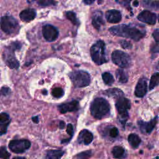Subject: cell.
<instances>
[{"label": "cell", "mask_w": 159, "mask_h": 159, "mask_svg": "<svg viewBox=\"0 0 159 159\" xmlns=\"http://www.w3.org/2000/svg\"><path fill=\"white\" fill-rule=\"evenodd\" d=\"M111 34L114 35L122 37L139 41L145 35V31L142 30L131 25L121 24L111 27L109 29Z\"/></svg>", "instance_id": "cell-1"}, {"label": "cell", "mask_w": 159, "mask_h": 159, "mask_svg": "<svg viewBox=\"0 0 159 159\" xmlns=\"http://www.w3.org/2000/svg\"><path fill=\"white\" fill-rule=\"evenodd\" d=\"M21 43L18 42H12L8 45L4 47L2 57L6 65L11 69H18L19 62L15 57L14 52L21 48Z\"/></svg>", "instance_id": "cell-2"}, {"label": "cell", "mask_w": 159, "mask_h": 159, "mask_svg": "<svg viewBox=\"0 0 159 159\" xmlns=\"http://www.w3.org/2000/svg\"><path fill=\"white\" fill-rule=\"evenodd\" d=\"M110 109L109 102L102 98L94 99L90 106L91 115L98 119L107 117L110 114Z\"/></svg>", "instance_id": "cell-3"}, {"label": "cell", "mask_w": 159, "mask_h": 159, "mask_svg": "<svg viewBox=\"0 0 159 159\" xmlns=\"http://www.w3.org/2000/svg\"><path fill=\"white\" fill-rule=\"evenodd\" d=\"M90 54L93 61L98 65H101L107 61L106 53V45L102 40H99L91 46Z\"/></svg>", "instance_id": "cell-4"}, {"label": "cell", "mask_w": 159, "mask_h": 159, "mask_svg": "<svg viewBox=\"0 0 159 159\" xmlns=\"http://www.w3.org/2000/svg\"><path fill=\"white\" fill-rule=\"evenodd\" d=\"M115 106L119 114V121L123 125H125L129 117L128 110L130 109L131 107L130 101L123 96H119L116 101Z\"/></svg>", "instance_id": "cell-5"}, {"label": "cell", "mask_w": 159, "mask_h": 159, "mask_svg": "<svg viewBox=\"0 0 159 159\" xmlns=\"http://www.w3.org/2000/svg\"><path fill=\"white\" fill-rule=\"evenodd\" d=\"M69 77L76 88H83L87 86L91 82L89 74L83 70L71 71L69 73Z\"/></svg>", "instance_id": "cell-6"}, {"label": "cell", "mask_w": 159, "mask_h": 159, "mask_svg": "<svg viewBox=\"0 0 159 159\" xmlns=\"http://www.w3.org/2000/svg\"><path fill=\"white\" fill-rule=\"evenodd\" d=\"M1 30L8 35L17 34L19 30V25L17 20L11 16H3L0 22Z\"/></svg>", "instance_id": "cell-7"}, {"label": "cell", "mask_w": 159, "mask_h": 159, "mask_svg": "<svg viewBox=\"0 0 159 159\" xmlns=\"http://www.w3.org/2000/svg\"><path fill=\"white\" fill-rule=\"evenodd\" d=\"M111 58L114 64L122 68H128L131 65V58L130 56L120 50H114L111 55Z\"/></svg>", "instance_id": "cell-8"}, {"label": "cell", "mask_w": 159, "mask_h": 159, "mask_svg": "<svg viewBox=\"0 0 159 159\" xmlns=\"http://www.w3.org/2000/svg\"><path fill=\"white\" fill-rule=\"evenodd\" d=\"M30 145V142L27 139H16L10 141L8 147L12 152L22 153L28 150Z\"/></svg>", "instance_id": "cell-9"}, {"label": "cell", "mask_w": 159, "mask_h": 159, "mask_svg": "<svg viewBox=\"0 0 159 159\" xmlns=\"http://www.w3.org/2000/svg\"><path fill=\"white\" fill-rule=\"evenodd\" d=\"M42 34L47 41L53 42L58 38L59 32L53 25L46 24L42 27Z\"/></svg>", "instance_id": "cell-10"}, {"label": "cell", "mask_w": 159, "mask_h": 159, "mask_svg": "<svg viewBox=\"0 0 159 159\" xmlns=\"http://www.w3.org/2000/svg\"><path fill=\"white\" fill-rule=\"evenodd\" d=\"M137 19L144 23L150 24V25H154L155 24L157 19V15L152 12L149 11L145 10L142 11L137 16Z\"/></svg>", "instance_id": "cell-11"}, {"label": "cell", "mask_w": 159, "mask_h": 159, "mask_svg": "<svg viewBox=\"0 0 159 159\" xmlns=\"http://www.w3.org/2000/svg\"><path fill=\"white\" fill-rule=\"evenodd\" d=\"M158 121V116L153 118L150 122H146L142 120L138 121V125L142 133L150 134L155 127Z\"/></svg>", "instance_id": "cell-12"}, {"label": "cell", "mask_w": 159, "mask_h": 159, "mask_svg": "<svg viewBox=\"0 0 159 159\" xmlns=\"http://www.w3.org/2000/svg\"><path fill=\"white\" fill-rule=\"evenodd\" d=\"M147 92V82L145 78H141L139 80L135 86L134 94L138 98L143 97Z\"/></svg>", "instance_id": "cell-13"}, {"label": "cell", "mask_w": 159, "mask_h": 159, "mask_svg": "<svg viewBox=\"0 0 159 159\" xmlns=\"http://www.w3.org/2000/svg\"><path fill=\"white\" fill-rule=\"evenodd\" d=\"M79 102L78 101L73 100L70 102L64 103L58 106V109L61 114H65L68 112H72L78 110Z\"/></svg>", "instance_id": "cell-14"}, {"label": "cell", "mask_w": 159, "mask_h": 159, "mask_svg": "<svg viewBox=\"0 0 159 159\" xmlns=\"http://www.w3.org/2000/svg\"><path fill=\"white\" fill-rule=\"evenodd\" d=\"M93 139V134L87 129H83L79 133L78 137V142L80 143H83L84 145H89L91 143Z\"/></svg>", "instance_id": "cell-15"}, {"label": "cell", "mask_w": 159, "mask_h": 159, "mask_svg": "<svg viewBox=\"0 0 159 159\" xmlns=\"http://www.w3.org/2000/svg\"><path fill=\"white\" fill-rule=\"evenodd\" d=\"M122 18L121 13L116 9L109 10L106 12V19L107 22L112 24H116L120 21Z\"/></svg>", "instance_id": "cell-16"}, {"label": "cell", "mask_w": 159, "mask_h": 159, "mask_svg": "<svg viewBox=\"0 0 159 159\" xmlns=\"http://www.w3.org/2000/svg\"><path fill=\"white\" fill-rule=\"evenodd\" d=\"M19 17L24 22H30L36 17V11L34 9H27L20 12Z\"/></svg>", "instance_id": "cell-17"}, {"label": "cell", "mask_w": 159, "mask_h": 159, "mask_svg": "<svg viewBox=\"0 0 159 159\" xmlns=\"http://www.w3.org/2000/svg\"><path fill=\"white\" fill-rule=\"evenodd\" d=\"M92 24L93 27L98 30L100 29L101 26L104 24L102 14L101 11H96L94 13L92 17Z\"/></svg>", "instance_id": "cell-18"}, {"label": "cell", "mask_w": 159, "mask_h": 159, "mask_svg": "<svg viewBox=\"0 0 159 159\" xmlns=\"http://www.w3.org/2000/svg\"><path fill=\"white\" fill-rule=\"evenodd\" d=\"M128 142L132 148H136L139 146L141 142V139L138 135L135 134H130L128 136Z\"/></svg>", "instance_id": "cell-19"}, {"label": "cell", "mask_w": 159, "mask_h": 159, "mask_svg": "<svg viewBox=\"0 0 159 159\" xmlns=\"http://www.w3.org/2000/svg\"><path fill=\"white\" fill-rule=\"evenodd\" d=\"M64 154V152L60 150H50L47 152L46 158L48 159H59Z\"/></svg>", "instance_id": "cell-20"}, {"label": "cell", "mask_w": 159, "mask_h": 159, "mask_svg": "<svg viewBox=\"0 0 159 159\" xmlns=\"http://www.w3.org/2000/svg\"><path fill=\"white\" fill-rule=\"evenodd\" d=\"M104 94L108 97H119L124 94L122 91L118 88L108 89L104 91Z\"/></svg>", "instance_id": "cell-21"}, {"label": "cell", "mask_w": 159, "mask_h": 159, "mask_svg": "<svg viewBox=\"0 0 159 159\" xmlns=\"http://www.w3.org/2000/svg\"><path fill=\"white\" fill-rule=\"evenodd\" d=\"M112 153L114 158H124L125 155V149L120 146H116L112 148Z\"/></svg>", "instance_id": "cell-22"}, {"label": "cell", "mask_w": 159, "mask_h": 159, "mask_svg": "<svg viewBox=\"0 0 159 159\" xmlns=\"http://www.w3.org/2000/svg\"><path fill=\"white\" fill-rule=\"evenodd\" d=\"M116 76L117 81L120 83H125L128 81V76L124 70L117 69L116 71Z\"/></svg>", "instance_id": "cell-23"}, {"label": "cell", "mask_w": 159, "mask_h": 159, "mask_svg": "<svg viewBox=\"0 0 159 159\" xmlns=\"http://www.w3.org/2000/svg\"><path fill=\"white\" fill-rule=\"evenodd\" d=\"M142 4L143 6L150 8L152 9L158 10V1H153V0H142Z\"/></svg>", "instance_id": "cell-24"}, {"label": "cell", "mask_w": 159, "mask_h": 159, "mask_svg": "<svg viewBox=\"0 0 159 159\" xmlns=\"http://www.w3.org/2000/svg\"><path fill=\"white\" fill-rule=\"evenodd\" d=\"M159 82V74L158 73H155L153 74L150 80V83H149V87L148 89L149 90L153 89L155 87L158 86Z\"/></svg>", "instance_id": "cell-25"}, {"label": "cell", "mask_w": 159, "mask_h": 159, "mask_svg": "<svg viewBox=\"0 0 159 159\" xmlns=\"http://www.w3.org/2000/svg\"><path fill=\"white\" fill-rule=\"evenodd\" d=\"M65 16H66V18L73 23V24L76 25H79L80 22H79L78 19H77L76 15L75 12H73L72 11H66L65 12Z\"/></svg>", "instance_id": "cell-26"}, {"label": "cell", "mask_w": 159, "mask_h": 159, "mask_svg": "<svg viewBox=\"0 0 159 159\" xmlns=\"http://www.w3.org/2000/svg\"><path fill=\"white\" fill-rule=\"evenodd\" d=\"M102 78L104 83L107 85H111L114 81L113 76L109 72L103 73L102 74Z\"/></svg>", "instance_id": "cell-27"}, {"label": "cell", "mask_w": 159, "mask_h": 159, "mask_svg": "<svg viewBox=\"0 0 159 159\" xmlns=\"http://www.w3.org/2000/svg\"><path fill=\"white\" fill-rule=\"evenodd\" d=\"M52 94L56 98H60L63 96L64 91L61 88H55L52 91Z\"/></svg>", "instance_id": "cell-28"}, {"label": "cell", "mask_w": 159, "mask_h": 159, "mask_svg": "<svg viewBox=\"0 0 159 159\" xmlns=\"http://www.w3.org/2000/svg\"><path fill=\"white\" fill-rule=\"evenodd\" d=\"M38 4L41 6H54L57 4L55 0H37Z\"/></svg>", "instance_id": "cell-29"}, {"label": "cell", "mask_w": 159, "mask_h": 159, "mask_svg": "<svg viewBox=\"0 0 159 159\" xmlns=\"http://www.w3.org/2000/svg\"><path fill=\"white\" fill-rule=\"evenodd\" d=\"M11 156L10 153H9L4 146L0 147V158L3 159H8Z\"/></svg>", "instance_id": "cell-30"}, {"label": "cell", "mask_w": 159, "mask_h": 159, "mask_svg": "<svg viewBox=\"0 0 159 159\" xmlns=\"http://www.w3.org/2000/svg\"><path fill=\"white\" fill-rule=\"evenodd\" d=\"M0 121L4 123H10L11 119L9 115L6 112L0 113Z\"/></svg>", "instance_id": "cell-31"}, {"label": "cell", "mask_w": 159, "mask_h": 159, "mask_svg": "<svg viewBox=\"0 0 159 159\" xmlns=\"http://www.w3.org/2000/svg\"><path fill=\"white\" fill-rule=\"evenodd\" d=\"M109 135L111 138H116L119 135V130L116 127H112L109 129Z\"/></svg>", "instance_id": "cell-32"}, {"label": "cell", "mask_w": 159, "mask_h": 159, "mask_svg": "<svg viewBox=\"0 0 159 159\" xmlns=\"http://www.w3.org/2000/svg\"><path fill=\"white\" fill-rule=\"evenodd\" d=\"M9 124V123H4L0 121V135H4L7 132Z\"/></svg>", "instance_id": "cell-33"}, {"label": "cell", "mask_w": 159, "mask_h": 159, "mask_svg": "<svg viewBox=\"0 0 159 159\" xmlns=\"http://www.w3.org/2000/svg\"><path fill=\"white\" fill-rule=\"evenodd\" d=\"M91 155V151L88 150V151H86V152H83L82 153H78L75 157L78 158H88L90 157Z\"/></svg>", "instance_id": "cell-34"}, {"label": "cell", "mask_w": 159, "mask_h": 159, "mask_svg": "<svg viewBox=\"0 0 159 159\" xmlns=\"http://www.w3.org/2000/svg\"><path fill=\"white\" fill-rule=\"evenodd\" d=\"M11 91L9 87L3 86L0 89V96H7L11 93Z\"/></svg>", "instance_id": "cell-35"}, {"label": "cell", "mask_w": 159, "mask_h": 159, "mask_svg": "<svg viewBox=\"0 0 159 159\" xmlns=\"http://www.w3.org/2000/svg\"><path fill=\"white\" fill-rule=\"evenodd\" d=\"M120 43L121 47L125 49H130L132 47L131 43L127 40H121V41H120Z\"/></svg>", "instance_id": "cell-36"}, {"label": "cell", "mask_w": 159, "mask_h": 159, "mask_svg": "<svg viewBox=\"0 0 159 159\" xmlns=\"http://www.w3.org/2000/svg\"><path fill=\"white\" fill-rule=\"evenodd\" d=\"M130 1H132V0H116L117 2H118L119 4H120L123 6H124L128 9H130L131 10V9L130 8Z\"/></svg>", "instance_id": "cell-37"}, {"label": "cell", "mask_w": 159, "mask_h": 159, "mask_svg": "<svg viewBox=\"0 0 159 159\" xmlns=\"http://www.w3.org/2000/svg\"><path fill=\"white\" fill-rule=\"evenodd\" d=\"M66 132L71 136L72 137L74 133V130H73V127L71 124H68L67 125L66 127Z\"/></svg>", "instance_id": "cell-38"}, {"label": "cell", "mask_w": 159, "mask_h": 159, "mask_svg": "<svg viewBox=\"0 0 159 159\" xmlns=\"http://www.w3.org/2000/svg\"><path fill=\"white\" fill-rule=\"evenodd\" d=\"M152 35H153V37L154 38V39L155 40V41L157 42V43H158V40H159V30H158V29H156L153 31Z\"/></svg>", "instance_id": "cell-39"}, {"label": "cell", "mask_w": 159, "mask_h": 159, "mask_svg": "<svg viewBox=\"0 0 159 159\" xmlns=\"http://www.w3.org/2000/svg\"><path fill=\"white\" fill-rule=\"evenodd\" d=\"M94 1L95 0H83V2L87 5H90V4H93L94 2Z\"/></svg>", "instance_id": "cell-40"}, {"label": "cell", "mask_w": 159, "mask_h": 159, "mask_svg": "<svg viewBox=\"0 0 159 159\" xmlns=\"http://www.w3.org/2000/svg\"><path fill=\"white\" fill-rule=\"evenodd\" d=\"M158 43L155 45V47H154V48H152V52H154V53H158Z\"/></svg>", "instance_id": "cell-41"}, {"label": "cell", "mask_w": 159, "mask_h": 159, "mask_svg": "<svg viewBox=\"0 0 159 159\" xmlns=\"http://www.w3.org/2000/svg\"><path fill=\"white\" fill-rule=\"evenodd\" d=\"M32 121H33L34 123H36V124L39 123V121L38 116H34V117H33L32 118Z\"/></svg>", "instance_id": "cell-42"}, {"label": "cell", "mask_w": 159, "mask_h": 159, "mask_svg": "<svg viewBox=\"0 0 159 159\" xmlns=\"http://www.w3.org/2000/svg\"><path fill=\"white\" fill-rule=\"evenodd\" d=\"M59 127H60V129H63L64 127H65V123L63 122V121H60V123H59Z\"/></svg>", "instance_id": "cell-43"}, {"label": "cell", "mask_w": 159, "mask_h": 159, "mask_svg": "<svg viewBox=\"0 0 159 159\" xmlns=\"http://www.w3.org/2000/svg\"><path fill=\"white\" fill-rule=\"evenodd\" d=\"M138 5H139V2H138V1H137V0L134 1V6H137Z\"/></svg>", "instance_id": "cell-44"}, {"label": "cell", "mask_w": 159, "mask_h": 159, "mask_svg": "<svg viewBox=\"0 0 159 159\" xmlns=\"http://www.w3.org/2000/svg\"><path fill=\"white\" fill-rule=\"evenodd\" d=\"M26 1L28 2V3H31L34 1V0H26Z\"/></svg>", "instance_id": "cell-45"}, {"label": "cell", "mask_w": 159, "mask_h": 159, "mask_svg": "<svg viewBox=\"0 0 159 159\" xmlns=\"http://www.w3.org/2000/svg\"><path fill=\"white\" fill-rule=\"evenodd\" d=\"M43 94H47V91L46 90H43Z\"/></svg>", "instance_id": "cell-46"}]
</instances>
